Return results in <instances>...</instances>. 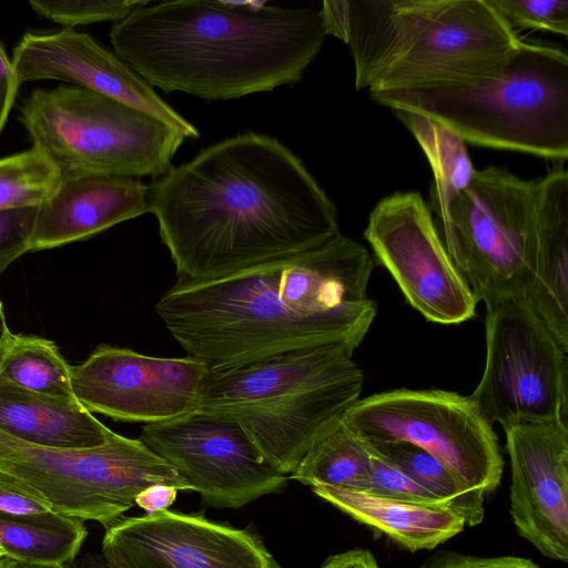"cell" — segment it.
Segmentation results:
<instances>
[{
    "label": "cell",
    "instance_id": "obj_1",
    "mask_svg": "<svg viewBox=\"0 0 568 568\" xmlns=\"http://www.w3.org/2000/svg\"><path fill=\"white\" fill-rule=\"evenodd\" d=\"M178 281L219 278L339 235L337 209L302 160L256 132L219 141L149 186Z\"/></svg>",
    "mask_w": 568,
    "mask_h": 568
},
{
    "label": "cell",
    "instance_id": "obj_15",
    "mask_svg": "<svg viewBox=\"0 0 568 568\" xmlns=\"http://www.w3.org/2000/svg\"><path fill=\"white\" fill-rule=\"evenodd\" d=\"M101 549L112 568H282L255 534L168 509L120 518Z\"/></svg>",
    "mask_w": 568,
    "mask_h": 568
},
{
    "label": "cell",
    "instance_id": "obj_6",
    "mask_svg": "<svg viewBox=\"0 0 568 568\" xmlns=\"http://www.w3.org/2000/svg\"><path fill=\"white\" fill-rule=\"evenodd\" d=\"M369 95L432 118L465 143L568 158V54L558 47L521 40L490 74Z\"/></svg>",
    "mask_w": 568,
    "mask_h": 568
},
{
    "label": "cell",
    "instance_id": "obj_29",
    "mask_svg": "<svg viewBox=\"0 0 568 568\" xmlns=\"http://www.w3.org/2000/svg\"><path fill=\"white\" fill-rule=\"evenodd\" d=\"M516 30H544L568 34V0H489Z\"/></svg>",
    "mask_w": 568,
    "mask_h": 568
},
{
    "label": "cell",
    "instance_id": "obj_9",
    "mask_svg": "<svg viewBox=\"0 0 568 568\" xmlns=\"http://www.w3.org/2000/svg\"><path fill=\"white\" fill-rule=\"evenodd\" d=\"M0 470L40 493L54 513L108 528L136 495L154 484L190 490L186 481L141 439L113 432L90 448L45 447L0 430Z\"/></svg>",
    "mask_w": 568,
    "mask_h": 568
},
{
    "label": "cell",
    "instance_id": "obj_21",
    "mask_svg": "<svg viewBox=\"0 0 568 568\" xmlns=\"http://www.w3.org/2000/svg\"><path fill=\"white\" fill-rule=\"evenodd\" d=\"M312 490L355 520L410 551L433 549L463 531V517L445 505L418 504L315 486Z\"/></svg>",
    "mask_w": 568,
    "mask_h": 568
},
{
    "label": "cell",
    "instance_id": "obj_22",
    "mask_svg": "<svg viewBox=\"0 0 568 568\" xmlns=\"http://www.w3.org/2000/svg\"><path fill=\"white\" fill-rule=\"evenodd\" d=\"M83 520L57 514L0 511V550L20 565L61 568L81 551Z\"/></svg>",
    "mask_w": 568,
    "mask_h": 568
},
{
    "label": "cell",
    "instance_id": "obj_14",
    "mask_svg": "<svg viewBox=\"0 0 568 568\" xmlns=\"http://www.w3.org/2000/svg\"><path fill=\"white\" fill-rule=\"evenodd\" d=\"M207 369L191 356L155 357L102 344L71 366V386L89 412L145 425L195 409Z\"/></svg>",
    "mask_w": 568,
    "mask_h": 568
},
{
    "label": "cell",
    "instance_id": "obj_17",
    "mask_svg": "<svg viewBox=\"0 0 568 568\" xmlns=\"http://www.w3.org/2000/svg\"><path fill=\"white\" fill-rule=\"evenodd\" d=\"M18 81L61 80L148 112L184 134L199 130L168 104L130 64L91 36L64 28L27 32L12 52Z\"/></svg>",
    "mask_w": 568,
    "mask_h": 568
},
{
    "label": "cell",
    "instance_id": "obj_25",
    "mask_svg": "<svg viewBox=\"0 0 568 568\" xmlns=\"http://www.w3.org/2000/svg\"><path fill=\"white\" fill-rule=\"evenodd\" d=\"M0 378L21 388L75 399L71 365L53 341L10 332L0 348Z\"/></svg>",
    "mask_w": 568,
    "mask_h": 568
},
{
    "label": "cell",
    "instance_id": "obj_16",
    "mask_svg": "<svg viewBox=\"0 0 568 568\" xmlns=\"http://www.w3.org/2000/svg\"><path fill=\"white\" fill-rule=\"evenodd\" d=\"M510 459V515L518 534L550 559L568 561V426L503 427Z\"/></svg>",
    "mask_w": 568,
    "mask_h": 568
},
{
    "label": "cell",
    "instance_id": "obj_3",
    "mask_svg": "<svg viewBox=\"0 0 568 568\" xmlns=\"http://www.w3.org/2000/svg\"><path fill=\"white\" fill-rule=\"evenodd\" d=\"M325 38L313 8L227 1H141L110 30L150 85L210 101L298 82Z\"/></svg>",
    "mask_w": 568,
    "mask_h": 568
},
{
    "label": "cell",
    "instance_id": "obj_35",
    "mask_svg": "<svg viewBox=\"0 0 568 568\" xmlns=\"http://www.w3.org/2000/svg\"><path fill=\"white\" fill-rule=\"evenodd\" d=\"M178 490L176 487L170 485L154 484L140 491L134 503L145 510V515H152L168 509L176 499Z\"/></svg>",
    "mask_w": 568,
    "mask_h": 568
},
{
    "label": "cell",
    "instance_id": "obj_19",
    "mask_svg": "<svg viewBox=\"0 0 568 568\" xmlns=\"http://www.w3.org/2000/svg\"><path fill=\"white\" fill-rule=\"evenodd\" d=\"M568 352V174L557 166L537 180L535 273L525 297Z\"/></svg>",
    "mask_w": 568,
    "mask_h": 568
},
{
    "label": "cell",
    "instance_id": "obj_26",
    "mask_svg": "<svg viewBox=\"0 0 568 568\" xmlns=\"http://www.w3.org/2000/svg\"><path fill=\"white\" fill-rule=\"evenodd\" d=\"M368 443L381 457L463 517L466 525L476 526L483 521L484 500L467 493L435 456L406 442Z\"/></svg>",
    "mask_w": 568,
    "mask_h": 568
},
{
    "label": "cell",
    "instance_id": "obj_40",
    "mask_svg": "<svg viewBox=\"0 0 568 568\" xmlns=\"http://www.w3.org/2000/svg\"><path fill=\"white\" fill-rule=\"evenodd\" d=\"M21 568H50V567H39V566H27V565H21Z\"/></svg>",
    "mask_w": 568,
    "mask_h": 568
},
{
    "label": "cell",
    "instance_id": "obj_10",
    "mask_svg": "<svg viewBox=\"0 0 568 568\" xmlns=\"http://www.w3.org/2000/svg\"><path fill=\"white\" fill-rule=\"evenodd\" d=\"M344 423L367 442H406L439 459L471 496L485 500L504 460L491 424L469 396L395 389L358 399Z\"/></svg>",
    "mask_w": 568,
    "mask_h": 568
},
{
    "label": "cell",
    "instance_id": "obj_38",
    "mask_svg": "<svg viewBox=\"0 0 568 568\" xmlns=\"http://www.w3.org/2000/svg\"><path fill=\"white\" fill-rule=\"evenodd\" d=\"M10 334V329L7 325L2 303L0 301V348L3 345L6 338Z\"/></svg>",
    "mask_w": 568,
    "mask_h": 568
},
{
    "label": "cell",
    "instance_id": "obj_12",
    "mask_svg": "<svg viewBox=\"0 0 568 568\" xmlns=\"http://www.w3.org/2000/svg\"><path fill=\"white\" fill-rule=\"evenodd\" d=\"M140 439L215 508H241L278 493L288 476L274 469L232 418L199 408L145 424Z\"/></svg>",
    "mask_w": 568,
    "mask_h": 568
},
{
    "label": "cell",
    "instance_id": "obj_4",
    "mask_svg": "<svg viewBox=\"0 0 568 568\" xmlns=\"http://www.w3.org/2000/svg\"><path fill=\"white\" fill-rule=\"evenodd\" d=\"M318 11L369 93L490 74L523 40L489 0H337Z\"/></svg>",
    "mask_w": 568,
    "mask_h": 568
},
{
    "label": "cell",
    "instance_id": "obj_34",
    "mask_svg": "<svg viewBox=\"0 0 568 568\" xmlns=\"http://www.w3.org/2000/svg\"><path fill=\"white\" fill-rule=\"evenodd\" d=\"M20 83L11 59L0 41V133L8 120Z\"/></svg>",
    "mask_w": 568,
    "mask_h": 568
},
{
    "label": "cell",
    "instance_id": "obj_33",
    "mask_svg": "<svg viewBox=\"0 0 568 568\" xmlns=\"http://www.w3.org/2000/svg\"><path fill=\"white\" fill-rule=\"evenodd\" d=\"M433 568H540L535 562L519 557H474L454 555Z\"/></svg>",
    "mask_w": 568,
    "mask_h": 568
},
{
    "label": "cell",
    "instance_id": "obj_27",
    "mask_svg": "<svg viewBox=\"0 0 568 568\" xmlns=\"http://www.w3.org/2000/svg\"><path fill=\"white\" fill-rule=\"evenodd\" d=\"M62 176L37 148L0 159V212L39 207L59 189Z\"/></svg>",
    "mask_w": 568,
    "mask_h": 568
},
{
    "label": "cell",
    "instance_id": "obj_37",
    "mask_svg": "<svg viewBox=\"0 0 568 568\" xmlns=\"http://www.w3.org/2000/svg\"><path fill=\"white\" fill-rule=\"evenodd\" d=\"M61 568H112L101 554H79Z\"/></svg>",
    "mask_w": 568,
    "mask_h": 568
},
{
    "label": "cell",
    "instance_id": "obj_11",
    "mask_svg": "<svg viewBox=\"0 0 568 568\" xmlns=\"http://www.w3.org/2000/svg\"><path fill=\"white\" fill-rule=\"evenodd\" d=\"M486 358L469 396L503 427L568 420L567 353L526 298L486 306Z\"/></svg>",
    "mask_w": 568,
    "mask_h": 568
},
{
    "label": "cell",
    "instance_id": "obj_30",
    "mask_svg": "<svg viewBox=\"0 0 568 568\" xmlns=\"http://www.w3.org/2000/svg\"><path fill=\"white\" fill-rule=\"evenodd\" d=\"M372 453L373 458L369 475L355 491L403 501L445 505L395 466L381 457L373 448Z\"/></svg>",
    "mask_w": 568,
    "mask_h": 568
},
{
    "label": "cell",
    "instance_id": "obj_5",
    "mask_svg": "<svg viewBox=\"0 0 568 568\" xmlns=\"http://www.w3.org/2000/svg\"><path fill=\"white\" fill-rule=\"evenodd\" d=\"M353 353L329 344L209 368L196 408L235 420L262 457L290 476L359 399L364 374Z\"/></svg>",
    "mask_w": 568,
    "mask_h": 568
},
{
    "label": "cell",
    "instance_id": "obj_2",
    "mask_svg": "<svg viewBox=\"0 0 568 568\" xmlns=\"http://www.w3.org/2000/svg\"><path fill=\"white\" fill-rule=\"evenodd\" d=\"M369 252L337 235L315 248L219 278L178 281L155 313L209 368L329 344L355 351L376 315Z\"/></svg>",
    "mask_w": 568,
    "mask_h": 568
},
{
    "label": "cell",
    "instance_id": "obj_24",
    "mask_svg": "<svg viewBox=\"0 0 568 568\" xmlns=\"http://www.w3.org/2000/svg\"><path fill=\"white\" fill-rule=\"evenodd\" d=\"M372 458L369 443L342 418L312 445L290 478L311 488L329 486L357 490L369 475Z\"/></svg>",
    "mask_w": 568,
    "mask_h": 568
},
{
    "label": "cell",
    "instance_id": "obj_41",
    "mask_svg": "<svg viewBox=\"0 0 568 568\" xmlns=\"http://www.w3.org/2000/svg\"><path fill=\"white\" fill-rule=\"evenodd\" d=\"M1 557H3V554H2V552H1V550H0V558H1Z\"/></svg>",
    "mask_w": 568,
    "mask_h": 568
},
{
    "label": "cell",
    "instance_id": "obj_32",
    "mask_svg": "<svg viewBox=\"0 0 568 568\" xmlns=\"http://www.w3.org/2000/svg\"><path fill=\"white\" fill-rule=\"evenodd\" d=\"M0 511L41 514L53 510L40 493L10 474L0 470Z\"/></svg>",
    "mask_w": 568,
    "mask_h": 568
},
{
    "label": "cell",
    "instance_id": "obj_13",
    "mask_svg": "<svg viewBox=\"0 0 568 568\" xmlns=\"http://www.w3.org/2000/svg\"><path fill=\"white\" fill-rule=\"evenodd\" d=\"M364 236L425 318L450 325L474 316L478 302L448 256L420 193L383 197L369 213Z\"/></svg>",
    "mask_w": 568,
    "mask_h": 568
},
{
    "label": "cell",
    "instance_id": "obj_31",
    "mask_svg": "<svg viewBox=\"0 0 568 568\" xmlns=\"http://www.w3.org/2000/svg\"><path fill=\"white\" fill-rule=\"evenodd\" d=\"M37 213L38 207L0 212V275L12 262L30 251Z\"/></svg>",
    "mask_w": 568,
    "mask_h": 568
},
{
    "label": "cell",
    "instance_id": "obj_28",
    "mask_svg": "<svg viewBox=\"0 0 568 568\" xmlns=\"http://www.w3.org/2000/svg\"><path fill=\"white\" fill-rule=\"evenodd\" d=\"M140 3L139 0H29L31 9L37 14L69 29L93 22H119Z\"/></svg>",
    "mask_w": 568,
    "mask_h": 568
},
{
    "label": "cell",
    "instance_id": "obj_36",
    "mask_svg": "<svg viewBox=\"0 0 568 568\" xmlns=\"http://www.w3.org/2000/svg\"><path fill=\"white\" fill-rule=\"evenodd\" d=\"M321 568H379L375 557L367 550L352 549L329 556Z\"/></svg>",
    "mask_w": 568,
    "mask_h": 568
},
{
    "label": "cell",
    "instance_id": "obj_7",
    "mask_svg": "<svg viewBox=\"0 0 568 568\" xmlns=\"http://www.w3.org/2000/svg\"><path fill=\"white\" fill-rule=\"evenodd\" d=\"M19 121L62 180L92 174L159 178L172 168L186 139L148 112L75 85L32 91Z\"/></svg>",
    "mask_w": 568,
    "mask_h": 568
},
{
    "label": "cell",
    "instance_id": "obj_23",
    "mask_svg": "<svg viewBox=\"0 0 568 568\" xmlns=\"http://www.w3.org/2000/svg\"><path fill=\"white\" fill-rule=\"evenodd\" d=\"M393 112L414 135L429 162L433 183L427 205L432 214H437L468 185L476 172L466 143L432 118L402 109Z\"/></svg>",
    "mask_w": 568,
    "mask_h": 568
},
{
    "label": "cell",
    "instance_id": "obj_20",
    "mask_svg": "<svg viewBox=\"0 0 568 568\" xmlns=\"http://www.w3.org/2000/svg\"><path fill=\"white\" fill-rule=\"evenodd\" d=\"M0 430L23 442L57 448H90L113 432L77 399L31 392L0 378Z\"/></svg>",
    "mask_w": 568,
    "mask_h": 568
},
{
    "label": "cell",
    "instance_id": "obj_39",
    "mask_svg": "<svg viewBox=\"0 0 568 568\" xmlns=\"http://www.w3.org/2000/svg\"><path fill=\"white\" fill-rule=\"evenodd\" d=\"M0 568H21V565L16 560L3 556L0 558Z\"/></svg>",
    "mask_w": 568,
    "mask_h": 568
},
{
    "label": "cell",
    "instance_id": "obj_18",
    "mask_svg": "<svg viewBox=\"0 0 568 568\" xmlns=\"http://www.w3.org/2000/svg\"><path fill=\"white\" fill-rule=\"evenodd\" d=\"M149 186L140 179L80 175L62 180L38 207L30 251L85 240L146 212Z\"/></svg>",
    "mask_w": 568,
    "mask_h": 568
},
{
    "label": "cell",
    "instance_id": "obj_8",
    "mask_svg": "<svg viewBox=\"0 0 568 568\" xmlns=\"http://www.w3.org/2000/svg\"><path fill=\"white\" fill-rule=\"evenodd\" d=\"M436 220L453 264L477 302L526 297L537 247V180L506 169L476 170Z\"/></svg>",
    "mask_w": 568,
    "mask_h": 568
}]
</instances>
